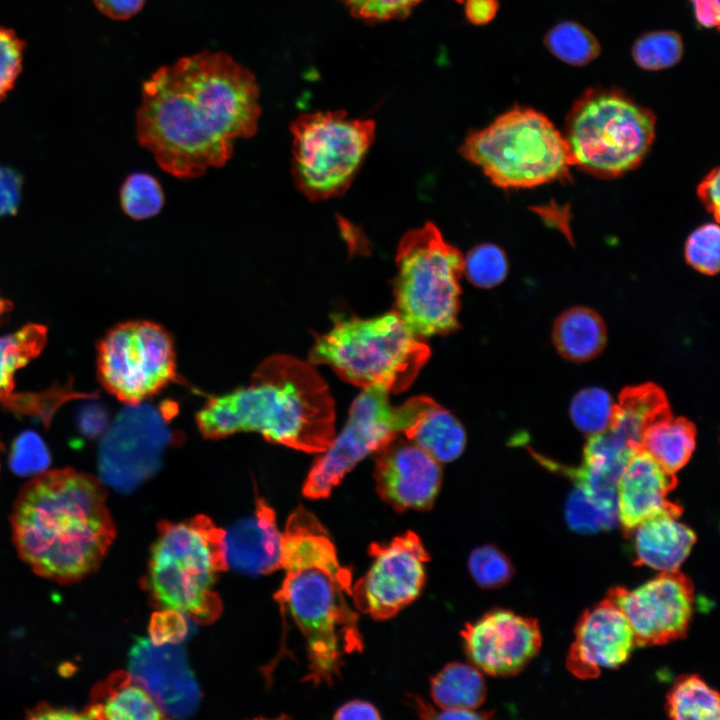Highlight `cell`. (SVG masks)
<instances>
[{"label": "cell", "instance_id": "6da1fadb", "mask_svg": "<svg viewBox=\"0 0 720 720\" xmlns=\"http://www.w3.org/2000/svg\"><path fill=\"white\" fill-rule=\"evenodd\" d=\"M261 114L253 73L225 52L204 51L159 68L143 83L139 143L178 178L223 166Z\"/></svg>", "mask_w": 720, "mask_h": 720}, {"label": "cell", "instance_id": "7a4b0ae2", "mask_svg": "<svg viewBox=\"0 0 720 720\" xmlns=\"http://www.w3.org/2000/svg\"><path fill=\"white\" fill-rule=\"evenodd\" d=\"M284 579L274 598L291 615L306 640V681L332 684L344 657L363 650L358 616L349 605L352 572L340 564L325 527L298 506L281 532Z\"/></svg>", "mask_w": 720, "mask_h": 720}, {"label": "cell", "instance_id": "3957f363", "mask_svg": "<svg viewBox=\"0 0 720 720\" xmlns=\"http://www.w3.org/2000/svg\"><path fill=\"white\" fill-rule=\"evenodd\" d=\"M11 524L21 559L63 584L96 570L116 536L103 483L71 468L34 476L16 499Z\"/></svg>", "mask_w": 720, "mask_h": 720}, {"label": "cell", "instance_id": "277c9868", "mask_svg": "<svg viewBox=\"0 0 720 720\" xmlns=\"http://www.w3.org/2000/svg\"><path fill=\"white\" fill-rule=\"evenodd\" d=\"M205 438L256 432L267 441L307 453H322L335 437V405L329 388L309 361L271 355L250 383L210 398L196 415Z\"/></svg>", "mask_w": 720, "mask_h": 720}, {"label": "cell", "instance_id": "5b68a950", "mask_svg": "<svg viewBox=\"0 0 720 720\" xmlns=\"http://www.w3.org/2000/svg\"><path fill=\"white\" fill-rule=\"evenodd\" d=\"M224 535V529L202 514L179 523L160 522L147 581L153 599L196 623L216 620L222 603L213 586L228 569Z\"/></svg>", "mask_w": 720, "mask_h": 720}, {"label": "cell", "instance_id": "8992f818", "mask_svg": "<svg viewBox=\"0 0 720 720\" xmlns=\"http://www.w3.org/2000/svg\"><path fill=\"white\" fill-rule=\"evenodd\" d=\"M430 348L394 311L372 318L337 320L317 337L309 353L313 365H329L343 380L363 389L379 386L401 393L415 381Z\"/></svg>", "mask_w": 720, "mask_h": 720}, {"label": "cell", "instance_id": "52a82bcc", "mask_svg": "<svg viewBox=\"0 0 720 720\" xmlns=\"http://www.w3.org/2000/svg\"><path fill=\"white\" fill-rule=\"evenodd\" d=\"M395 263L392 311L405 326L419 338L458 329L464 271L460 250L428 222L401 237Z\"/></svg>", "mask_w": 720, "mask_h": 720}, {"label": "cell", "instance_id": "ba28073f", "mask_svg": "<svg viewBox=\"0 0 720 720\" xmlns=\"http://www.w3.org/2000/svg\"><path fill=\"white\" fill-rule=\"evenodd\" d=\"M459 153L502 189L560 181L569 176L572 167L563 134L544 114L523 107L471 132Z\"/></svg>", "mask_w": 720, "mask_h": 720}, {"label": "cell", "instance_id": "9c48e42d", "mask_svg": "<svg viewBox=\"0 0 720 720\" xmlns=\"http://www.w3.org/2000/svg\"><path fill=\"white\" fill-rule=\"evenodd\" d=\"M655 130L656 119L649 109L617 91L593 90L571 108L563 136L572 166L609 179L643 162Z\"/></svg>", "mask_w": 720, "mask_h": 720}, {"label": "cell", "instance_id": "30bf717a", "mask_svg": "<svg viewBox=\"0 0 720 720\" xmlns=\"http://www.w3.org/2000/svg\"><path fill=\"white\" fill-rule=\"evenodd\" d=\"M375 122L354 119L346 111L300 115L290 131L292 175L309 200L343 195L375 140Z\"/></svg>", "mask_w": 720, "mask_h": 720}, {"label": "cell", "instance_id": "8fae6325", "mask_svg": "<svg viewBox=\"0 0 720 720\" xmlns=\"http://www.w3.org/2000/svg\"><path fill=\"white\" fill-rule=\"evenodd\" d=\"M388 394L372 386L354 399L344 429L316 459L304 482L306 498H327L360 460L385 447L437 404L429 397L415 396L393 406Z\"/></svg>", "mask_w": 720, "mask_h": 720}, {"label": "cell", "instance_id": "7c38bea8", "mask_svg": "<svg viewBox=\"0 0 720 720\" xmlns=\"http://www.w3.org/2000/svg\"><path fill=\"white\" fill-rule=\"evenodd\" d=\"M98 374L103 386L120 401L142 402L176 380L170 335L150 321L118 324L99 344Z\"/></svg>", "mask_w": 720, "mask_h": 720}, {"label": "cell", "instance_id": "4fadbf2b", "mask_svg": "<svg viewBox=\"0 0 720 720\" xmlns=\"http://www.w3.org/2000/svg\"><path fill=\"white\" fill-rule=\"evenodd\" d=\"M171 430L160 411L144 404L127 405L103 433L98 449L100 481L130 493L160 467Z\"/></svg>", "mask_w": 720, "mask_h": 720}, {"label": "cell", "instance_id": "5bb4252c", "mask_svg": "<svg viewBox=\"0 0 720 720\" xmlns=\"http://www.w3.org/2000/svg\"><path fill=\"white\" fill-rule=\"evenodd\" d=\"M369 570L351 586L354 607L375 620L397 615L421 594L430 555L413 531L386 543H371Z\"/></svg>", "mask_w": 720, "mask_h": 720}, {"label": "cell", "instance_id": "9a60e30c", "mask_svg": "<svg viewBox=\"0 0 720 720\" xmlns=\"http://www.w3.org/2000/svg\"><path fill=\"white\" fill-rule=\"evenodd\" d=\"M609 597L624 613L636 646L663 645L686 636L694 609V585L680 572H660L641 586L613 587Z\"/></svg>", "mask_w": 720, "mask_h": 720}, {"label": "cell", "instance_id": "2e32d148", "mask_svg": "<svg viewBox=\"0 0 720 720\" xmlns=\"http://www.w3.org/2000/svg\"><path fill=\"white\" fill-rule=\"evenodd\" d=\"M461 636L473 665L497 677L521 672L538 654L542 644L536 619L499 608L465 624Z\"/></svg>", "mask_w": 720, "mask_h": 720}, {"label": "cell", "instance_id": "e0dca14e", "mask_svg": "<svg viewBox=\"0 0 720 720\" xmlns=\"http://www.w3.org/2000/svg\"><path fill=\"white\" fill-rule=\"evenodd\" d=\"M128 673L164 717L187 718L200 704V687L180 644L156 645L150 638H137L129 652Z\"/></svg>", "mask_w": 720, "mask_h": 720}, {"label": "cell", "instance_id": "ac0fdd59", "mask_svg": "<svg viewBox=\"0 0 720 720\" xmlns=\"http://www.w3.org/2000/svg\"><path fill=\"white\" fill-rule=\"evenodd\" d=\"M374 478L380 498L397 512L426 511L439 493L442 469L429 453L398 435L378 451Z\"/></svg>", "mask_w": 720, "mask_h": 720}, {"label": "cell", "instance_id": "d6986e66", "mask_svg": "<svg viewBox=\"0 0 720 720\" xmlns=\"http://www.w3.org/2000/svg\"><path fill=\"white\" fill-rule=\"evenodd\" d=\"M574 634L566 666L579 679L596 678L603 669L619 667L636 647L627 618L607 596L583 612Z\"/></svg>", "mask_w": 720, "mask_h": 720}, {"label": "cell", "instance_id": "ffe728a7", "mask_svg": "<svg viewBox=\"0 0 720 720\" xmlns=\"http://www.w3.org/2000/svg\"><path fill=\"white\" fill-rule=\"evenodd\" d=\"M676 485L674 473L641 448L635 450L617 482V517L623 534L629 537L638 525L657 516L680 517L682 507L668 499Z\"/></svg>", "mask_w": 720, "mask_h": 720}, {"label": "cell", "instance_id": "44dd1931", "mask_svg": "<svg viewBox=\"0 0 720 720\" xmlns=\"http://www.w3.org/2000/svg\"><path fill=\"white\" fill-rule=\"evenodd\" d=\"M228 568L248 575H266L280 569L281 531L274 510L257 497L255 514L234 524L224 535Z\"/></svg>", "mask_w": 720, "mask_h": 720}, {"label": "cell", "instance_id": "7402d4cb", "mask_svg": "<svg viewBox=\"0 0 720 720\" xmlns=\"http://www.w3.org/2000/svg\"><path fill=\"white\" fill-rule=\"evenodd\" d=\"M678 517L661 515L638 525L634 539L635 566H647L660 572L676 571L688 557L697 537Z\"/></svg>", "mask_w": 720, "mask_h": 720}, {"label": "cell", "instance_id": "603a6c76", "mask_svg": "<svg viewBox=\"0 0 720 720\" xmlns=\"http://www.w3.org/2000/svg\"><path fill=\"white\" fill-rule=\"evenodd\" d=\"M671 413L664 391L653 383L624 388L615 402L608 428L603 431L620 447L634 452L643 433L658 418Z\"/></svg>", "mask_w": 720, "mask_h": 720}, {"label": "cell", "instance_id": "cb8c5ba5", "mask_svg": "<svg viewBox=\"0 0 720 720\" xmlns=\"http://www.w3.org/2000/svg\"><path fill=\"white\" fill-rule=\"evenodd\" d=\"M83 712L88 719L165 718L151 696L124 671L114 672L97 683L91 692L89 705Z\"/></svg>", "mask_w": 720, "mask_h": 720}, {"label": "cell", "instance_id": "d4e9b609", "mask_svg": "<svg viewBox=\"0 0 720 720\" xmlns=\"http://www.w3.org/2000/svg\"><path fill=\"white\" fill-rule=\"evenodd\" d=\"M552 341L563 358L576 363L586 362L597 357L605 348L607 328L595 310L574 306L555 319Z\"/></svg>", "mask_w": 720, "mask_h": 720}, {"label": "cell", "instance_id": "484cf974", "mask_svg": "<svg viewBox=\"0 0 720 720\" xmlns=\"http://www.w3.org/2000/svg\"><path fill=\"white\" fill-rule=\"evenodd\" d=\"M695 446V425L684 417L668 413L648 426L640 448L663 469L675 474L688 463Z\"/></svg>", "mask_w": 720, "mask_h": 720}, {"label": "cell", "instance_id": "4316f807", "mask_svg": "<svg viewBox=\"0 0 720 720\" xmlns=\"http://www.w3.org/2000/svg\"><path fill=\"white\" fill-rule=\"evenodd\" d=\"M403 434L439 463L458 458L466 443L462 424L438 403Z\"/></svg>", "mask_w": 720, "mask_h": 720}, {"label": "cell", "instance_id": "83f0119b", "mask_svg": "<svg viewBox=\"0 0 720 720\" xmlns=\"http://www.w3.org/2000/svg\"><path fill=\"white\" fill-rule=\"evenodd\" d=\"M430 693L439 708L476 710L485 701L487 688L476 666L452 662L431 678Z\"/></svg>", "mask_w": 720, "mask_h": 720}, {"label": "cell", "instance_id": "f1b7e54d", "mask_svg": "<svg viewBox=\"0 0 720 720\" xmlns=\"http://www.w3.org/2000/svg\"><path fill=\"white\" fill-rule=\"evenodd\" d=\"M47 330L28 324L20 330L0 336V402L8 406L14 396L16 371L35 358L46 342Z\"/></svg>", "mask_w": 720, "mask_h": 720}, {"label": "cell", "instance_id": "f546056e", "mask_svg": "<svg viewBox=\"0 0 720 720\" xmlns=\"http://www.w3.org/2000/svg\"><path fill=\"white\" fill-rule=\"evenodd\" d=\"M665 711L677 720H712L720 715L719 694L696 674L676 679L666 697Z\"/></svg>", "mask_w": 720, "mask_h": 720}, {"label": "cell", "instance_id": "4dcf8cb0", "mask_svg": "<svg viewBox=\"0 0 720 720\" xmlns=\"http://www.w3.org/2000/svg\"><path fill=\"white\" fill-rule=\"evenodd\" d=\"M544 43L553 56L572 66L590 63L601 50L597 38L573 21H563L553 26L545 35Z\"/></svg>", "mask_w": 720, "mask_h": 720}, {"label": "cell", "instance_id": "1f68e13d", "mask_svg": "<svg viewBox=\"0 0 720 720\" xmlns=\"http://www.w3.org/2000/svg\"><path fill=\"white\" fill-rule=\"evenodd\" d=\"M684 45L674 31H652L640 36L632 46L634 62L642 69L659 71L676 65L682 58Z\"/></svg>", "mask_w": 720, "mask_h": 720}, {"label": "cell", "instance_id": "d6a6232c", "mask_svg": "<svg viewBox=\"0 0 720 720\" xmlns=\"http://www.w3.org/2000/svg\"><path fill=\"white\" fill-rule=\"evenodd\" d=\"M614 406L609 392L599 387H587L573 397L569 415L579 431L591 436L608 428Z\"/></svg>", "mask_w": 720, "mask_h": 720}, {"label": "cell", "instance_id": "836d02e7", "mask_svg": "<svg viewBox=\"0 0 720 720\" xmlns=\"http://www.w3.org/2000/svg\"><path fill=\"white\" fill-rule=\"evenodd\" d=\"M120 202L124 212L134 219H146L156 215L164 203L159 182L147 173H133L124 181Z\"/></svg>", "mask_w": 720, "mask_h": 720}, {"label": "cell", "instance_id": "e575fe53", "mask_svg": "<svg viewBox=\"0 0 720 720\" xmlns=\"http://www.w3.org/2000/svg\"><path fill=\"white\" fill-rule=\"evenodd\" d=\"M463 273L476 287L493 288L501 284L507 276V256L495 244L477 245L464 257Z\"/></svg>", "mask_w": 720, "mask_h": 720}, {"label": "cell", "instance_id": "d590c367", "mask_svg": "<svg viewBox=\"0 0 720 720\" xmlns=\"http://www.w3.org/2000/svg\"><path fill=\"white\" fill-rule=\"evenodd\" d=\"M468 569L475 583L485 589L504 586L514 573L510 559L493 544L473 549L468 558Z\"/></svg>", "mask_w": 720, "mask_h": 720}, {"label": "cell", "instance_id": "8d00e7d4", "mask_svg": "<svg viewBox=\"0 0 720 720\" xmlns=\"http://www.w3.org/2000/svg\"><path fill=\"white\" fill-rule=\"evenodd\" d=\"M565 518L572 530L585 534L608 530L618 523L617 511L597 505L576 487L567 498Z\"/></svg>", "mask_w": 720, "mask_h": 720}, {"label": "cell", "instance_id": "74e56055", "mask_svg": "<svg viewBox=\"0 0 720 720\" xmlns=\"http://www.w3.org/2000/svg\"><path fill=\"white\" fill-rule=\"evenodd\" d=\"M684 257L694 270L708 276L716 275L720 266V229L718 223L697 227L687 238Z\"/></svg>", "mask_w": 720, "mask_h": 720}, {"label": "cell", "instance_id": "f35d334b", "mask_svg": "<svg viewBox=\"0 0 720 720\" xmlns=\"http://www.w3.org/2000/svg\"><path fill=\"white\" fill-rule=\"evenodd\" d=\"M9 464L18 475H39L47 471L50 464L49 450L36 432H22L13 442Z\"/></svg>", "mask_w": 720, "mask_h": 720}, {"label": "cell", "instance_id": "ab89813d", "mask_svg": "<svg viewBox=\"0 0 720 720\" xmlns=\"http://www.w3.org/2000/svg\"><path fill=\"white\" fill-rule=\"evenodd\" d=\"M24 42L17 34L0 27V102L13 88L22 68Z\"/></svg>", "mask_w": 720, "mask_h": 720}, {"label": "cell", "instance_id": "60d3db41", "mask_svg": "<svg viewBox=\"0 0 720 720\" xmlns=\"http://www.w3.org/2000/svg\"><path fill=\"white\" fill-rule=\"evenodd\" d=\"M351 14L366 21L406 17L421 0H341Z\"/></svg>", "mask_w": 720, "mask_h": 720}, {"label": "cell", "instance_id": "b9f144b4", "mask_svg": "<svg viewBox=\"0 0 720 720\" xmlns=\"http://www.w3.org/2000/svg\"><path fill=\"white\" fill-rule=\"evenodd\" d=\"M187 616L183 613L164 609L152 616L149 632L150 640L156 644H180L189 633Z\"/></svg>", "mask_w": 720, "mask_h": 720}, {"label": "cell", "instance_id": "7bdbcfd3", "mask_svg": "<svg viewBox=\"0 0 720 720\" xmlns=\"http://www.w3.org/2000/svg\"><path fill=\"white\" fill-rule=\"evenodd\" d=\"M22 184V176L15 169L0 165V218L17 212Z\"/></svg>", "mask_w": 720, "mask_h": 720}, {"label": "cell", "instance_id": "ee69618b", "mask_svg": "<svg viewBox=\"0 0 720 720\" xmlns=\"http://www.w3.org/2000/svg\"><path fill=\"white\" fill-rule=\"evenodd\" d=\"M409 704L414 708L419 717L423 719H487L491 713L465 709H435L423 699L415 695H409Z\"/></svg>", "mask_w": 720, "mask_h": 720}, {"label": "cell", "instance_id": "f6af8a7d", "mask_svg": "<svg viewBox=\"0 0 720 720\" xmlns=\"http://www.w3.org/2000/svg\"><path fill=\"white\" fill-rule=\"evenodd\" d=\"M719 179V169L716 167L705 175L696 189L698 198L717 223L720 210Z\"/></svg>", "mask_w": 720, "mask_h": 720}, {"label": "cell", "instance_id": "bcb514c9", "mask_svg": "<svg viewBox=\"0 0 720 720\" xmlns=\"http://www.w3.org/2000/svg\"><path fill=\"white\" fill-rule=\"evenodd\" d=\"M96 8L113 20H127L136 15L145 0H93Z\"/></svg>", "mask_w": 720, "mask_h": 720}, {"label": "cell", "instance_id": "7dc6e473", "mask_svg": "<svg viewBox=\"0 0 720 720\" xmlns=\"http://www.w3.org/2000/svg\"><path fill=\"white\" fill-rule=\"evenodd\" d=\"M334 719L337 720H346V719H373L378 720L381 719V715L378 711V709L372 705L370 702L364 701V700H351L349 702H346L341 707H339L334 716Z\"/></svg>", "mask_w": 720, "mask_h": 720}, {"label": "cell", "instance_id": "c3c4849f", "mask_svg": "<svg viewBox=\"0 0 720 720\" xmlns=\"http://www.w3.org/2000/svg\"><path fill=\"white\" fill-rule=\"evenodd\" d=\"M497 0H465L467 19L475 25L489 23L497 14Z\"/></svg>", "mask_w": 720, "mask_h": 720}, {"label": "cell", "instance_id": "681fc988", "mask_svg": "<svg viewBox=\"0 0 720 720\" xmlns=\"http://www.w3.org/2000/svg\"><path fill=\"white\" fill-rule=\"evenodd\" d=\"M693 6L694 16L704 28H718L720 19L719 0H689Z\"/></svg>", "mask_w": 720, "mask_h": 720}, {"label": "cell", "instance_id": "f907efd6", "mask_svg": "<svg viewBox=\"0 0 720 720\" xmlns=\"http://www.w3.org/2000/svg\"><path fill=\"white\" fill-rule=\"evenodd\" d=\"M80 424L84 433L96 436L107 429L108 417L104 409L93 406L81 414Z\"/></svg>", "mask_w": 720, "mask_h": 720}, {"label": "cell", "instance_id": "816d5d0a", "mask_svg": "<svg viewBox=\"0 0 720 720\" xmlns=\"http://www.w3.org/2000/svg\"><path fill=\"white\" fill-rule=\"evenodd\" d=\"M30 718L35 719H86L84 712L77 713L72 710L52 708L46 705L38 706L34 709L30 715Z\"/></svg>", "mask_w": 720, "mask_h": 720}, {"label": "cell", "instance_id": "f5cc1de1", "mask_svg": "<svg viewBox=\"0 0 720 720\" xmlns=\"http://www.w3.org/2000/svg\"><path fill=\"white\" fill-rule=\"evenodd\" d=\"M12 309V303L0 297V320Z\"/></svg>", "mask_w": 720, "mask_h": 720}, {"label": "cell", "instance_id": "db71d44e", "mask_svg": "<svg viewBox=\"0 0 720 720\" xmlns=\"http://www.w3.org/2000/svg\"><path fill=\"white\" fill-rule=\"evenodd\" d=\"M456 1L461 2L462 0H456Z\"/></svg>", "mask_w": 720, "mask_h": 720}]
</instances>
